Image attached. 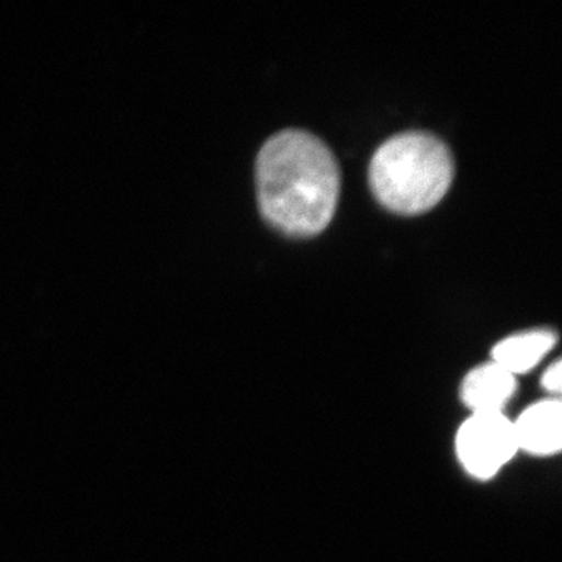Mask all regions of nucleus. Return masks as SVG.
<instances>
[{
    "label": "nucleus",
    "instance_id": "6",
    "mask_svg": "<svg viewBox=\"0 0 562 562\" xmlns=\"http://www.w3.org/2000/svg\"><path fill=\"white\" fill-rule=\"evenodd\" d=\"M558 335L550 328H531L506 336L491 350V361L512 375L531 372L557 346Z\"/></svg>",
    "mask_w": 562,
    "mask_h": 562
},
{
    "label": "nucleus",
    "instance_id": "2",
    "mask_svg": "<svg viewBox=\"0 0 562 562\" xmlns=\"http://www.w3.org/2000/svg\"><path fill=\"white\" fill-rule=\"evenodd\" d=\"M454 177L452 150L430 132L397 133L384 140L369 166V183L384 209L419 214L442 201Z\"/></svg>",
    "mask_w": 562,
    "mask_h": 562
},
{
    "label": "nucleus",
    "instance_id": "3",
    "mask_svg": "<svg viewBox=\"0 0 562 562\" xmlns=\"http://www.w3.org/2000/svg\"><path fill=\"white\" fill-rule=\"evenodd\" d=\"M454 454L476 482H491L519 454L513 419L506 414H469L454 432Z\"/></svg>",
    "mask_w": 562,
    "mask_h": 562
},
{
    "label": "nucleus",
    "instance_id": "4",
    "mask_svg": "<svg viewBox=\"0 0 562 562\" xmlns=\"http://www.w3.org/2000/svg\"><path fill=\"white\" fill-rule=\"evenodd\" d=\"M519 453L552 458L562 449L561 398L546 397L528 405L513 419Z\"/></svg>",
    "mask_w": 562,
    "mask_h": 562
},
{
    "label": "nucleus",
    "instance_id": "1",
    "mask_svg": "<svg viewBox=\"0 0 562 562\" xmlns=\"http://www.w3.org/2000/svg\"><path fill=\"white\" fill-rule=\"evenodd\" d=\"M255 179L262 217L286 235H317L335 216L341 171L313 133L286 128L271 136L258 154Z\"/></svg>",
    "mask_w": 562,
    "mask_h": 562
},
{
    "label": "nucleus",
    "instance_id": "5",
    "mask_svg": "<svg viewBox=\"0 0 562 562\" xmlns=\"http://www.w3.org/2000/svg\"><path fill=\"white\" fill-rule=\"evenodd\" d=\"M519 382L494 361L475 366L462 376L460 401L471 414H505Z\"/></svg>",
    "mask_w": 562,
    "mask_h": 562
},
{
    "label": "nucleus",
    "instance_id": "7",
    "mask_svg": "<svg viewBox=\"0 0 562 562\" xmlns=\"http://www.w3.org/2000/svg\"><path fill=\"white\" fill-rule=\"evenodd\" d=\"M542 391L546 392L547 397L560 398L562 386V362L554 360L547 366L546 371L541 375Z\"/></svg>",
    "mask_w": 562,
    "mask_h": 562
}]
</instances>
